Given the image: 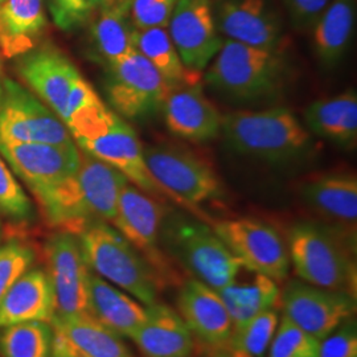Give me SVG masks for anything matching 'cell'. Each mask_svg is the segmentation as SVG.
<instances>
[{"instance_id":"obj_1","label":"cell","mask_w":357,"mask_h":357,"mask_svg":"<svg viewBox=\"0 0 357 357\" xmlns=\"http://www.w3.org/2000/svg\"><path fill=\"white\" fill-rule=\"evenodd\" d=\"M128 181L114 167L84 153L75 174L35 199L50 227L77 236L96 221H113L119 192Z\"/></svg>"},{"instance_id":"obj_2","label":"cell","mask_w":357,"mask_h":357,"mask_svg":"<svg viewBox=\"0 0 357 357\" xmlns=\"http://www.w3.org/2000/svg\"><path fill=\"white\" fill-rule=\"evenodd\" d=\"M66 128L84 153L114 167L143 192L165 193L147 169L134 128L102 101L73 115Z\"/></svg>"},{"instance_id":"obj_3","label":"cell","mask_w":357,"mask_h":357,"mask_svg":"<svg viewBox=\"0 0 357 357\" xmlns=\"http://www.w3.org/2000/svg\"><path fill=\"white\" fill-rule=\"evenodd\" d=\"M221 134L237 153L270 163H290L311 153L312 138L287 107L222 115Z\"/></svg>"},{"instance_id":"obj_4","label":"cell","mask_w":357,"mask_h":357,"mask_svg":"<svg viewBox=\"0 0 357 357\" xmlns=\"http://www.w3.org/2000/svg\"><path fill=\"white\" fill-rule=\"evenodd\" d=\"M90 270L143 305L156 302L162 275L153 264L105 221L77 234Z\"/></svg>"},{"instance_id":"obj_5","label":"cell","mask_w":357,"mask_h":357,"mask_svg":"<svg viewBox=\"0 0 357 357\" xmlns=\"http://www.w3.org/2000/svg\"><path fill=\"white\" fill-rule=\"evenodd\" d=\"M289 65L282 51H268L224 40L208 65L205 79L211 88L236 101L270 98L284 86Z\"/></svg>"},{"instance_id":"obj_6","label":"cell","mask_w":357,"mask_h":357,"mask_svg":"<svg viewBox=\"0 0 357 357\" xmlns=\"http://www.w3.org/2000/svg\"><path fill=\"white\" fill-rule=\"evenodd\" d=\"M287 250L302 281L356 298V262L331 231L314 224H296L290 230Z\"/></svg>"},{"instance_id":"obj_7","label":"cell","mask_w":357,"mask_h":357,"mask_svg":"<svg viewBox=\"0 0 357 357\" xmlns=\"http://www.w3.org/2000/svg\"><path fill=\"white\" fill-rule=\"evenodd\" d=\"M167 243L180 262L213 290L229 283L243 262L221 241L213 228L190 218H174L166 227Z\"/></svg>"},{"instance_id":"obj_8","label":"cell","mask_w":357,"mask_h":357,"mask_svg":"<svg viewBox=\"0 0 357 357\" xmlns=\"http://www.w3.org/2000/svg\"><path fill=\"white\" fill-rule=\"evenodd\" d=\"M143 156L156 184L181 204L197 206L222 196L216 172L187 149L156 144L143 150Z\"/></svg>"},{"instance_id":"obj_9","label":"cell","mask_w":357,"mask_h":357,"mask_svg":"<svg viewBox=\"0 0 357 357\" xmlns=\"http://www.w3.org/2000/svg\"><path fill=\"white\" fill-rule=\"evenodd\" d=\"M0 141L56 146L75 143L64 122L35 94L10 78L3 79L0 94Z\"/></svg>"},{"instance_id":"obj_10","label":"cell","mask_w":357,"mask_h":357,"mask_svg":"<svg viewBox=\"0 0 357 357\" xmlns=\"http://www.w3.org/2000/svg\"><path fill=\"white\" fill-rule=\"evenodd\" d=\"M169 90L163 77L137 50L109 66L107 100L118 114L128 119L160 110Z\"/></svg>"},{"instance_id":"obj_11","label":"cell","mask_w":357,"mask_h":357,"mask_svg":"<svg viewBox=\"0 0 357 357\" xmlns=\"http://www.w3.org/2000/svg\"><path fill=\"white\" fill-rule=\"evenodd\" d=\"M221 241L243 265L275 282L284 281L290 258L280 233L266 222L255 218L224 220L213 225Z\"/></svg>"},{"instance_id":"obj_12","label":"cell","mask_w":357,"mask_h":357,"mask_svg":"<svg viewBox=\"0 0 357 357\" xmlns=\"http://www.w3.org/2000/svg\"><path fill=\"white\" fill-rule=\"evenodd\" d=\"M45 271L54 295L57 315L88 312L91 274L76 234L57 230L44 243Z\"/></svg>"},{"instance_id":"obj_13","label":"cell","mask_w":357,"mask_h":357,"mask_svg":"<svg viewBox=\"0 0 357 357\" xmlns=\"http://www.w3.org/2000/svg\"><path fill=\"white\" fill-rule=\"evenodd\" d=\"M355 299L303 281L289 282L280 296L284 317L318 340L352 318L356 311Z\"/></svg>"},{"instance_id":"obj_14","label":"cell","mask_w":357,"mask_h":357,"mask_svg":"<svg viewBox=\"0 0 357 357\" xmlns=\"http://www.w3.org/2000/svg\"><path fill=\"white\" fill-rule=\"evenodd\" d=\"M167 28L183 64L196 72L203 73L224 43L212 0H176Z\"/></svg>"},{"instance_id":"obj_15","label":"cell","mask_w":357,"mask_h":357,"mask_svg":"<svg viewBox=\"0 0 357 357\" xmlns=\"http://www.w3.org/2000/svg\"><path fill=\"white\" fill-rule=\"evenodd\" d=\"M0 153L33 196L70 176L81 165V153L76 143L56 146L0 141Z\"/></svg>"},{"instance_id":"obj_16","label":"cell","mask_w":357,"mask_h":357,"mask_svg":"<svg viewBox=\"0 0 357 357\" xmlns=\"http://www.w3.org/2000/svg\"><path fill=\"white\" fill-rule=\"evenodd\" d=\"M215 17L220 33L227 40L282 51L283 24L271 0H222Z\"/></svg>"},{"instance_id":"obj_17","label":"cell","mask_w":357,"mask_h":357,"mask_svg":"<svg viewBox=\"0 0 357 357\" xmlns=\"http://www.w3.org/2000/svg\"><path fill=\"white\" fill-rule=\"evenodd\" d=\"M16 72L38 100L61 119L69 91L81 77L64 52L52 44L36 45L19 56Z\"/></svg>"},{"instance_id":"obj_18","label":"cell","mask_w":357,"mask_h":357,"mask_svg":"<svg viewBox=\"0 0 357 357\" xmlns=\"http://www.w3.org/2000/svg\"><path fill=\"white\" fill-rule=\"evenodd\" d=\"M163 221L165 208L159 202L130 181L122 187L112 224L153 264L159 274L165 268L162 255L158 252Z\"/></svg>"},{"instance_id":"obj_19","label":"cell","mask_w":357,"mask_h":357,"mask_svg":"<svg viewBox=\"0 0 357 357\" xmlns=\"http://www.w3.org/2000/svg\"><path fill=\"white\" fill-rule=\"evenodd\" d=\"M51 357H135L122 337L88 312L57 315L51 321Z\"/></svg>"},{"instance_id":"obj_20","label":"cell","mask_w":357,"mask_h":357,"mask_svg":"<svg viewBox=\"0 0 357 357\" xmlns=\"http://www.w3.org/2000/svg\"><path fill=\"white\" fill-rule=\"evenodd\" d=\"M160 110L169 132L181 139L204 143L221 134L222 115L205 97L200 84L169 90Z\"/></svg>"},{"instance_id":"obj_21","label":"cell","mask_w":357,"mask_h":357,"mask_svg":"<svg viewBox=\"0 0 357 357\" xmlns=\"http://www.w3.org/2000/svg\"><path fill=\"white\" fill-rule=\"evenodd\" d=\"M178 315L193 336L209 348L229 342L233 323L229 312L216 290L191 278L178 290Z\"/></svg>"},{"instance_id":"obj_22","label":"cell","mask_w":357,"mask_h":357,"mask_svg":"<svg viewBox=\"0 0 357 357\" xmlns=\"http://www.w3.org/2000/svg\"><path fill=\"white\" fill-rule=\"evenodd\" d=\"M144 357H191L193 335L175 310L155 302L146 306V320L132 336Z\"/></svg>"},{"instance_id":"obj_23","label":"cell","mask_w":357,"mask_h":357,"mask_svg":"<svg viewBox=\"0 0 357 357\" xmlns=\"http://www.w3.org/2000/svg\"><path fill=\"white\" fill-rule=\"evenodd\" d=\"M54 295L45 268H31L0 301V328L26 321H51Z\"/></svg>"},{"instance_id":"obj_24","label":"cell","mask_w":357,"mask_h":357,"mask_svg":"<svg viewBox=\"0 0 357 357\" xmlns=\"http://www.w3.org/2000/svg\"><path fill=\"white\" fill-rule=\"evenodd\" d=\"M88 314L119 337L132 339L146 320V307L91 271L88 284Z\"/></svg>"},{"instance_id":"obj_25","label":"cell","mask_w":357,"mask_h":357,"mask_svg":"<svg viewBox=\"0 0 357 357\" xmlns=\"http://www.w3.org/2000/svg\"><path fill=\"white\" fill-rule=\"evenodd\" d=\"M217 293L229 312L234 328L266 310L275 308L281 289L278 282L243 265L233 280Z\"/></svg>"},{"instance_id":"obj_26","label":"cell","mask_w":357,"mask_h":357,"mask_svg":"<svg viewBox=\"0 0 357 357\" xmlns=\"http://www.w3.org/2000/svg\"><path fill=\"white\" fill-rule=\"evenodd\" d=\"M307 130L326 141L352 149L357 142V93L354 89L308 105Z\"/></svg>"},{"instance_id":"obj_27","label":"cell","mask_w":357,"mask_h":357,"mask_svg":"<svg viewBox=\"0 0 357 357\" xmlns=\"http://www.w3.org/2000/svg\"><path fill=\"white\" fill-rule=\"evenodd\" d=\"M47 26L43 0H4L0 4V51L15 59L38 45Z\"/></svg>"},{"instance_id":"obj_28","label":"cell","mask_w":357,"mask_h":357,"mask_svg":"<svg viewBox=\"0 0 357 357\" xmlns=\"http://www.w3.org/2000/svg\"><path fill=\"white\" fill-rule=\"evenodd\" d=\"M356 0H331L311 28L312 50L320 64H340L354 38Z\"/></svg>"},{"instance_id":"obj_29","label":"cell","mask_w":357,"mask_h":357,"mask_svg":"<svg viewBox=\"0 0 357 357\" xmlns=\"http://www.w3.org/2000/svg\"><path fill=\"white\" fill-rule=\"evenodd\" d=\"M307 204L324 216L355 222L357 218V178L354 174H330L302 185Z\"/></svg>"},{"instance_id":"obj_30","label":"cell","mask_w":357,"mask_h":357,"mask_svg":"<svg viewBox=\"0 0 357 357\" xmlns=\"http://www.w3.org/2000/svg\"><path fill=\"white\" fill-rule=\"evenodd\" d=\"M134 47L153 64L169 89L200 84L203 73L183 64L167 28L135 29Z\"/></svg>"},{"instance_id":"obj_31","label":"cell","mask_w":357,"mask_h":357,"mask_svg":"<svg viewBox=\"0 0 357 357\" xmlns=\"http://www.w3.org/2000/svg\"><path fill=\"white\" fill-rule=\"evenodd\" d=\"M134 31L128 11L105 3L101 4V13L93 26V38L100 59L107 66L116 64L135 51Z\"/></svg>"},{"instance_id":"obj_32","label":"cell","mask_w":357,"mask_h":357,"mask_svg":"<svg viewBox=\"0 0 357 357\" xmlns=\"http://www.w3.org/2000/svg\"><path fill=\"white\" fill-rule=\"evenodd\" d=\"M51 323L26 321L0 328L3 357H51Z\"/></svg>"},{"instance_id":"obj_33","label":"cell","mask_w":357,"mask_h":357,"mask_svg":"<svg viewBox=\"0 0 357 357\" xmlns=\"http://www.w3.org/2000/svg\"><path fill=\"white\" fill-rule=\"evenodd\" d=\"M280 324L275 308L266 310L231 330L229 343L253 357H264Z\"/></svg>"},{"instance_id":"obj_34","label":"cell","mask_w":357,"mask_h":357,"mask_svg":"<svg viewBox=\"0 0 357 357\" xmlns=\"http://www.w3.org/2000/svg\"><path fill=\"white\" fill-rule=\"evenodd\" d=\"M268 357H319V340L283 315L268 347Z\"/></svg>"},{"instance_id":"obj_35","label":"cell","mask_w":357,"mask_h":357,"mask_svg":"<svg viewBox=\"0 0 357 357\" xmlns=\"http://www.w3.org/2000/svg\"><path fill=\"white\" fill-rule=\"evenodd\" d=\"M0 213L16 224H29L35 220V208L26 192L0 159Z\"/></svg>"},{"instance_id":"obj_36","label":"cell","mask_w":357,"mask_h":357,"mask_svg":"<svg viewBox=\"0 0 357 357\" xmlns=\"http://www.w3.org/2000/svg\"><path fill=\"white\" fill-rule=\"evenodd\" d=\"M35 261L36 252L29 243L13 240L0 246V301Z\"/></svg>"},{"instance_id":"obj_37","label":"cell","mask_w":357,"mask_h":357,"mask_svg":"<svg viewBox=\"0 0 357 357\" xmlns=\"http://www.w3.org/2000/svg\"><path fill=\"white\" fill-rule=\"evenodd\" d=\"M176 0H131L128 16L135 29L167 28Z\"/></svg>"},{"instance_id":"obj_38","label":"cell","mask_w":357,"mask_h":357,"mask_svg":"<svg viewBox=\"0 0 357 357\" xmlns=\"http://www.w3.org/2000/svg\"><path fill=\"white\" fill-rule=\"evenodd\" d=\"M319 357H357L356 321L345 320L319 340Z\"/></svg>"},{"instance_id":"obj_39","label":"cell","mask_w":357,"mask_h":357,"mask_svg":"<svg viewBox=\"0 0 357 357\" xmlns=\"http://www.w3.org/2000/svg\"><path fill=\"white\" fill-rule=\"evenodd\" d=\"M289 13L294 29L298 32L311 31L320 13L326 10L331 0H282Z\"/></svg>"},{"instance_id":"obj_40","label":"cell","mask_w":357,"mask_h":357,"mask_svg":"<svg viewBox=\"0 0 357 357\" xmlns=\"http://www.w3.org/2000/svg\"><path fill=\"white\" fill-rule=\"evenodd\" d=\"M90 11L91 8L85 0H53L52 3L54 23L65 31L82 24L88 19Z\"/></svg>"},{"instance_id":"obj_41","label":"cell","mask_w":357,"mask_h":357,"mask_svg":"<svg viewBox=\"0 0 357 357\" xmlns=\"http://www.w3.org/2000/svg\"><path fill=\"white\" fill-rule=\"evenodd\" d=\"M100 101H101V98L98 97V94L96 93V90L93 89V86L90 85L89 82L86 79H84V77H78L75 85L69 91L68 98H66L61 121L66 126L68 121L73 115H76L77 113L88 109L94 103L100 102Z\"/></svg>"},{"instance_id":"obj_42","label":"cell","mask_w":357,"mask_h":357,"mask_svg":"<svg viewBox=\"0 0 357 357\" xmlns=\"http://www.w3.org/2000/svg\"><path fill=\"white\" fill-rule=\"evenodd\" d=\"M208 357H253L246 352H243L241 349L231 347L229 343L227 344L220 345L216 348H209Z\"/></svg>"},{"instance_id":"obj_43","label":"cell","mask_w":357,"mask_h":357,"mask_svg":"<svg viewBox=\"0 0 357 357\" xmlns=\"http://www.w3.org/2000/svg\"><path fill=\"white\" fill-rule=\"evenodd\" d=\"M103 3H105V4H109V6H115V7H119V8H122V10L128 11L131 0H103Z\"/></svg>"},{"instance_id":"obj_44","label":"cell","mask_w":357,"mask_h":357,"mask_svg":"<svg viewBox=\"0 0 357 357\" xmlns=\"http://www.w3.org/2000/svg\"><path fill=\"white\" fill-rule=\"evenodd\" d=\"M86 4L89 6L90 8H94L97 6H101L103 3V0H85Z\"/></svg>"},{"instance_id":"obj_45","label":"cell","mask_w":357,"mask_h":357,"mask_svg":"<svg viewBox=\"0 0 357 357\" xmlns=\"http://www.w3.org/2000/svg\"><path fill=\"white\" fill-rule=\"evenodd\" d=\"M3 90V70H1V53H0V94Z\"/></svg>"},{"instance_id":"obj_46","label":"cell","mask_w":357,"mask_h":357,"mask_svg":"<svg viewBox=\"0 0 357 357\" xmlns=\"http://www.w3.org/2000/svg\"><path fill=\"white\" fill-rule=\"evenodd\" d=\"M1 238H3V225H1V221H0V243H1Z\"/></svg>"},{"instance_id":"obj_47","label":"cell","mask_w":357,"mask_h":357,"mask_svg":"<svg viewBox=\"0 0 357 357\" xmlns=\"http://www.w3.org/2000/svg\"><path fill=\"white\" fill-rule=\"evenodd\" d=\"M3 1H4V0H0V4H1V3H3Z\"/></svg>"}]
</instances>
